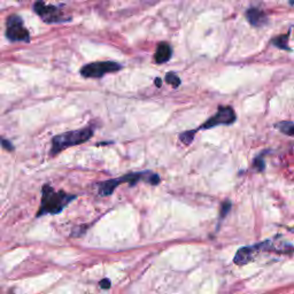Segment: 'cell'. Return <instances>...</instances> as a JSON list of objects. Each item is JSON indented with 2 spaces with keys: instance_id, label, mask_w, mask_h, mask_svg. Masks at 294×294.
<instances>
[{
  "instance_id": "1",
  "label": "cell",
  "mask_w": 294,
  "mask_h": 294,
  "mask_svg": "<svg viewBox=\"0 0 294 294\" xmlns=\"http://www.w3.org/2000/svg\"><path fill=\"white\" fill-rule=\"evenodd\" d=\"M75 199H76V195L68 194L63 191L56 192L53 187L46 184L43 186V191H41V202L37 216L61 213L65 209V207H67Z\"/></svg>"
},
{
  "instance_id": "2",
  "label": "cell",
  "mask_w": 294,
  "mask_h": 294,
  "mask_svg": "<svg viewBox=\"0 0 294 294\" xmlns=\"http://www.w3.org/2000/svg\"><path fill=\"white\" fill-rule=\"evenodd\" d=\"M93 133V128L88 127L83 128V129L68 131V133L54 136V137L52 138L51 155L54 156L60 152H62L63 149L68 148V147L81 145L83 143H86L91 139Z\"/></svg>"
},
{
  "instance_id": "3",
  "label": "cell",
  "mask_w": 294,
  "mask_h": 294,
  "mask_svg": "<svg viewBox=\"0 0 294 294\" xmlns=\"http://www.w3.org/2000/svg\"><path fill=\"white\" fill-rule=\"evenodd\" d=\"M139 180H146L152 185H157L160 183V177L159 175L153 174L150 171H143V172H134V174H128L124 175L123 177H120V178L115 179H108L106 182L99 183L98 184V187H99V194L103 195V197H107V195H111L116 187H118L120 184L128 183L130 184L131 186H134L136 183H138Z\"/></svg>"
},
{
  "instance_id": "4",
  "label": "cell",
  "mask_w": 294,
  "mask_h": 294,
  "mask_svg": "<svg viewBox=\"0 0 294 294\" xmlns=\"http://www.w3.org/2000/svg\"><path fill=\"white\" fill-rule=\"evenodd\" d=\"M122 66L113 61L92 62L81 68V75L85 78H101L106 74L121 70Z\"/></svg>"
},
{
  "instance_id": "5",
  "label": "cell",
  "mask_w": 294,
  "mask_h": 294,
  "mask_svg": "<svg viewBox=\"0 0 294 294\" xmlns=\"http://www.w3.org/2000/svg\"><path fill=\"white\" fill-rule=\"evenodd\" d=\"M33 10L46 23H61V22H67L70 20V17L65 16V14L62 13L60 7L46 5L43 0H38V1L35 2Z\"/></svg>"
},
{
  "instance_id": "6",
  "label": "cell",
  "mask_w": 294,
  "mask_h": 294,
  "mask_svg": "<svg viewBox=\"0 0 294 294\" xmlns=\"http://www.w3.org/2000/svg\"><path fill=\"white\" fill-rule=\"evenodd\" d=\"M6 37L10 41H24L29 43V31L23 25V21L18 15H10L6 21Z\"/></svg>"
},
{
  "instance_id": "7",
  "label": "cell",
  "mask_w": 294,
  "mask_h": 294,
  "mask_svg": "<svg viewBox=\"0 0 294 294\" xmlns=\"http://www.w3.org/2000/svg\"><path fill=\"white\" fill-rule=\"evenodd\" d=\"M236 120L237 116L232 107L220 106L216 114L207 120L200 127V129H213L217 126H231L236 122Z\"/></svg>"
},
{
  "instance_id": "8",
  "label": "cell",
  "mask_w": 294,
  "mask_h": 294,
  "mask_svg": "<svg viewBox=\"0 0 294 294\" xmlns=\"http://www.w3.org/2000/svg\"><path fill=\"white\" fill-rule=\"evenodd\" d=\"M246 18L248 22L253 25V27H262V25H266L268 22V17L266 13L263 10L259 8H250L246 10Z\"/></svg>"
},
{
  "instance_id": "9",
  "label": "cell",
  "mask_w": 294,
  "mask_h": 294,
  "mask_svg": "<svg viewBox=\"0 0 294 294\" xmlns=\"http://www.w3.org/2000/svg\"><path fill=\"white\" fill-rule=\"evenodd\" d=\"M172 55V48L170 45L165 41H162L159 45H157V48L155 51V54H154V61L159 65H162V63L168 62L170 60Z\"/></svg>"
},
{
  "instance_id": "10",
  "label": "cell",
  "mask_w": 294,
  "mask_h": 294,
  "mask_svg": "<svg viewBox=\"0 0 294 294\" xmlns=\"http://www.w3.org/2000/svg\"><path fill=\"white\" fill-rule=\"evenodd\" d=\"M255 252H258L255 246L240 248V250L236 253L235 259H233V262H235V265H237V266L247 265L248 262L252 261V259H253Z\"/></svg>"
},
{
  "instance_id": "11",
  "label": "cell",
  "mask_w": 294,
  "mask_h": 294,
  "mask_svg": "<svg viewBox=\"0 0 294 294\" xmlns=\"http://www.w3.org/2000/svg\"><path fill=\"white\" fill-rule=\"evenodd\" d=\"M289 37H290V32L286 33V35L278 36V37H276V38L273 39V44L275 45V46H277L278 48H281V50L291 52V48H290V46L288 45Z\"/></svg>"
},
{
  "instance_id": "12",
  "label": "cell",
  "mask_w": 294,
  "mask_h": 294,
  "mask_svg": "<svg viewBox=\"0 0 294 294\" xmlns=\"http://www.w3.org/2000/svg\"><path fill=\"white\" fill-rule=\"evenodd\" d=\"M275 128H277L282 134L288 135L290 137H292L294 135V126L292 121H284V122H280L275 124Z\"/></svg>"
},
{
  "instance_id": "13",
  "label": "cell",
  "mask_w": 294,
  "mask_h": 294,
  "mask_svg": "<svg viewBox=\"0 0 294 294\" xmlns=\"http://www.w3.org/2000/svg\"><path fill=\"white\" fill-rule=\"evenodd\" d=\"M165 83L167 84H170L172 88H178V86L180 85V78L177 76V75L175 73H168L167 75H165Z\"/></svg>"
},
{
  "instance_id": "14",
  "label": "cell",
  "mask_w": 294,
  "mask_h": 294,
  "mask_svg": "<svg viewBox=\"0 0 294 294\" xmlns=\"http://www.w3.org/2000/svg\"><path fill=\"white\" fill-rule=\"evenodd\" d=\"M195 133H197V130H191V131H185V133H182L179 135L180 142L185 145H190L192 141L194 139Z\"/></svg>"
},
{
  "instance_id": "15",
  "label": "cell",
  "mask_w": 294,
  "mask_h": 294,
  "mask_svg": "<svg viewBox=\"0 0 294 294\" xmlns=\"http://www.w3.org/2000/svg\"><path fill=\"white\" fill-rule=\"evenodd\" d=\"M254 167L256 169H258L259 171H263V169L266 168V163H265V161H263V159H262V155L258 156L254 160Z\"/></svg>"
},
{
  "instance_id": "16",
  "label": "cell",
  "mask_w": 294,
  "mask_h": 294,
  "mask_svg": "<svg viewBox=\"0 0 294 294\" xmlns=\"http://www.w3.org/2000/svg\"><path fill=\"white\" fill-rule=\"evenodd\" d=\"M230 209H231V202L230 201L223 202V205H222V208H221V217L223 218L225 215L230 212Z\"/></svg>"
},
{
  "instance_id": "17",
  "label": "cell",
  "mask_w": 294,
  "mask_h": 294,
  "mask_svg": "<svg viewBox=\"0 0 294 294\" xmlns=\"http://www.w3.org/2000/svg\"><path fill=\"white\" fill-rule=\"evenodd\" d=\"M0 143H1V146L3 147V148L7 149V150H13L14 149L13 144L9 141H7V139L0 138Z\"/></svg>"
},
{
  "instance_id": "18",
  "label": "cell",
  "mask_w": 294,
  "mask_h": 294,
  "mask_svg": "<svg viewBox=\"0 0 294 294\" xmlns=\"http://www.w3.org/2000/svg\"><path fill=\"white\" fill-rule=\"evenodd\" d=\"M99 285H100V288H101V289L108 290V289H111L112 283H111V281L108 280V278H104V280L99 283Z\"/></svg>"
},
{
  "instance_id": "19",
  "label": "cell",
  "mask_w": 294,
  "mask_h": 294,
  "mask_svg": "<svg viewBox=\"0 0 294 294\" xmlns=\"http://www.w3.org/2000/svg\"><path fill=\"white\" fill-rule=\"evenodd\" d=\"M154 84L156 85V88H161V85H162V81H161V78L156 77L155 80H154Z\"/></svg>"
}]
</instances>
